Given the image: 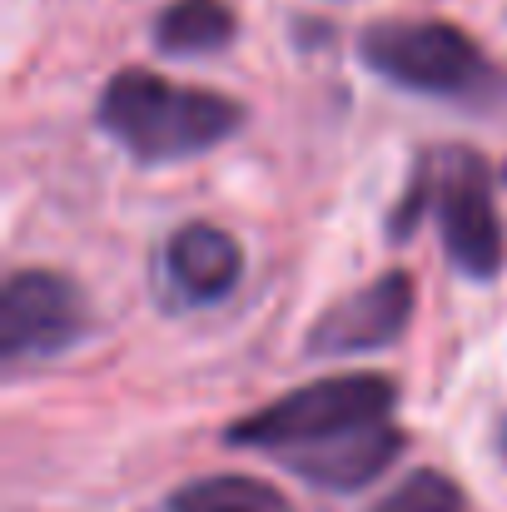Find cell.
<instances>
[{
    "mask_svg": "<svg viewBox=\"0 0 507 512\" xmlns=\"http://www.w3.org/2000/svg\"><path fill=\"white\" fill-rule=\"evenodd\" d=\"M95 120L135 160L169 165V160H189L229 140L244 125V105L219 90L174 85L155 70H120L100 90Z\"/></svg>",
    "mask_w": 507,
    "mask_h": 512,
    "instance_id": "obj_1",
    "label": "cell"
},
{
    "mask_svg": "<svg viewBox=\"0 0 507 512\" xmlns=\"http://www.w3.org/2000/svg\"><path fill=\"white\" fill-rule=\"evenodd\" d=\"M433 214L448 259L468 274V279H493L503 269V219H498V199H493V179L478 150L468 145H443L433 155H423V165L408 184L403 209L393 214V239L413 234V224Z\"/></svg>",
    "mask_w": 507,
    "mask_h": 512,
    "instance_id": "obj_2",
    "label": "cell"
},
{
    "mask_svg": "<svg viewBox=\"0 0 507 512\" xmlns=\"http://www.w3.org/2000/svg\"><path fill=\"white\" fill-rule=\"evenodd\" d=\"M398 408V383L383 373H338L304 383L274 403H264L259 413H244L229 423L224 443L234 448H264V453H304L319 443H334L343 433L388 423Z\"/></svg>",
    "mask_w": 507,
    "mask_h": 512,
    "instance_id": "obj_3",
    "label": "cell"
},
{
    "mask_svg": "<svg viewBox=\"0 0 507 512\" xmlns=\"http://www.w3.org/2000/svg\"><path fill=\"white\" fill-rule=\"evenodd\" d=\"M358 55L378 80L413 95L478 100L498 80L478 40L448 20H378L363 30Z\"/></svg>",
    "mask_w": 507,
    "mask_h": 512,
    "instance_id": "obj_4",
    "label": "cell"
},
{
    "mask_svg": "<svg viewBox=\"0 0 507 512\" xmlns=\"http://www.w3.org/2000/svg\"><path fill=\"white\" fill-rule=\"evenodd\" d=\"M85 299L55 269H15L0 284V353L5 358H50L80 339Z\"/></svg>",
    "mask_w": 507,
    "mask_h": 512,
    "instance_id": "obj_5",
    "label": "cell"
},
{
    "mask_svg": "<svg viewBox=\"0 0 507 512\" xmlns=\"http://www.w3.org/2000/svg\"><path fill=\"white\" fill-rule=\"evenodd\" d=\"M413 304H418V284L408 269H383L373 284L343 294L334 309L309 329V353H373V348H388L408 329L413 319Z\"/></svg>",
    "mask_w": 507,
    "mask_h": 512,
    "instance_id": "obj_6",
    "label": "cell"
},
{
    "mask_svg": "<svg viewBox=\"0 0 507 512\" xmlns=\"http://www.w3.org/2000/svg\"><path fill=\"white\" fill-rule=\"evenodd\" d=\"M239 274H244V249L219 224H184V229H174L165 254H160L165 299L169 304H184V309L229 299Z\"/></svg>",
    "mask_w": 507,
    "mask_h": 512,
    "instance_id": "obj_7",
    "label": "cell"
},
{
    "mask_svg": "<svg viewBox=\"0 0 507 512\" xmlns=\"http://www.w3.org/2000/svg\"><path fill=\"white\" fill-rule=\"evenodd\" d=\"M398 453H403V433L393 423H373V428L343 433L334 443H319V448H304V453H284V463H289V473H299V478H309L319 488L353 493V488L373 483Z\"/></svg>",
    "mask_w": 507,
    "mask_h": 512,
    "instance_id": "obj_8",
    "label": "cell"
},
{
    "mask_svg": "<svg viewBox=\"0 0 507 512\" xmlns=\"http://www.w3.org/2000/svg\"><path fill=\"white\" fill-rule=\"evenodd\" d=\"M150 35L165 55H214L239 35V20L229 0H169Z\"/></svg>",
    "mask_w": 507,
    "mask_h": 512,
    "instance_id": "obj_9",
    "label": "cell"
},
{
    "mask_svg": "<svg viewBox=\"0 0 507 512\" xmlns=\"http://www.w3.org/2000/svg\"><path fill=\"white\" fill-rule=\"evenodd\" d=\"M165 512H294V503L274 483H264V478L214 473V478L184 483L165 503Z\"/></svg>",
    "mask_w": 507,
    "mask_h": 512,
    "instance_id": "obj_10",
    "label": "cell"
},
{
    "mask_svg": "<svg viewBox=\"0 0 507 512\" xmlns=\"http://www.w3.org/2000/svg\"><path fill=\"white\" fill-rule=\"evenodd\" d=\"M373 512H468V498H463V488H458L448 473L418 468V473H408Z\"/></svg>",
    "mask_w": 507,
    "mask_h": 512,
    "instance_id": "obj_11",
    "label": "cell"
}]
</instances>
